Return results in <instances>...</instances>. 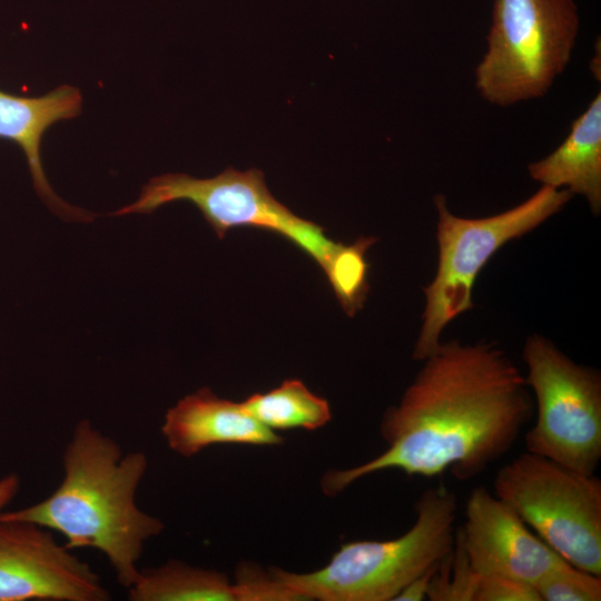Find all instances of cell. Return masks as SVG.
<instances>
[{
    "label": "cell",
    "instance_id": "cell-2",
    "mask_svg": "<svg viewBox=\"0 0 601 601\" xmlns=\"http://www.w3.org/2000/svg\"><path fill=\"white\" fill-rule=\"evenodd\" d=\"M63 477L48 497L33 505L0 512V520L32 522L66 538L70 550L104 553L119 584L137 579L145 542L164 530L156 516L136 504L147 472L144 452L124 453L111 437L83 418L73 428L63 455Z\"/></svg>",
    "mask_w": 601,
    "mask_h": 601
},
{
    "label": "cell",
    "instance_id": "cell-20",
    "mask_svg": "<svg viewBox=\"0 0 601 601\" xmlns=\"http://www.w3.org/2000/svg\"><path fill=\"white\" fill-rule=\"evenodd\" d=\"M440 564V563H439ZM437 564V565H439ZM437 565L428 569L411 581L394 599V601H422L427 597L431 579Z\"/></svg>",
    "mask_w": 601,
    "mask_h": 601
},
{
    "label": "cell",
    "instance_id": "cell-17",
    "mask_svg": "<svg viewBox=\"0 0 601 601\" xmlns=\"http://www.w3.org/2000/svg\"><path fill=\"white\" fill-rule=\"evenodd\" d=\"M540 601H600L601 577L565 563L535 585Z\"/></svg>",
    "mask_w": 601,
    "mask_h": 601
},
{
    "label": "cell",
    "instance_id": "cell-11",
    "mask_svg": "<svg viewBox=\"0 0 601 601\" xmlns=\"http://www.w3.org/2000/svg\"><path fill=\"white\" fill-rule=\"evenodd\" d=\"M82 96L78 88L61 85L40 97L17 96L0 90V139L14 142L23 151L32 184L49 208L62 218L90 221L91 213L60 199L48 183L42 160L41 141L56 122L77 117Z\"/></svg>",
    "mask_w": 601,
    "mask_h": 601
},
{
    "label": "cell",
    "instance_id": "cell-10",
    "mask_svg": "<svg viewBox=\"0 0 601 601\" xmlns=\"http://www.w3.org/2000/svg\"><path fill=\"white\" fill-rule=\"evenodd\" d=\"M456 534L480 575L506 577L534 587L568 563L484 486L471 491L465 521Z\"/></svg>",
    "mask_w": 601,
    "mask_h": 601
},
{
    "label": "cell",
    "instance_id": "cell-18",
    "mask_svg": "<svg viewBox=\"0 0 601 601\" xmlns=\"http://www.w3.org/2000/svg\"><path fill=\"white\" fill-rule=\"evenodd\" d=\"M234 588L237 601H303L269 570L242 563L236 571Z\"/></svg>",
    "mask_w": 601,
    "mask_h": 601
},
{
    "label": "cell",
    "instance_id": "cell-6",
    "mask_svg": "<svg viewBox=\"0 0 601 601\" xmlns=\"http://www.w3.org/2000/svg\"><path fill=\"white\" fill-rule=\"evenodd\" d=\"M579 24L574 0H494L479 95L500 107L543 97L571 60Z\"/></svg>",
    "mask_w": 601,
    "mask_h": 601
},
{
    "label": "cell",
    "instance_id": "cell-3",
    "mask_svg": "<svg viewBox=\"0 0 601 601\" xmlns=\"http://www.w3.org/2000/svg\"><path fill=\"white\" fill-rule=\"evenodd\" d=\"M178 200L194 204L219 238L243 226L285 237L318 264L341 305L357 303L368 290L365 255L375 239L363 237L352 245L333 242L323 227L298 217L278 201L256 168L239 171L228 167L203 179L187 174L160 175L142 187L135 203L112 215L150 214Z\"/></svg>",
    "mask_w": 601,
    "mask_h": 601
},
{
    "label": "cell",
    "instance_id": "cell-21",
    "mask_svg": "<svg viewBox=\"0 0 601 601\" xmlns=\"http://www.w3.org/2000/svg\"><path fill=\"white\" fill-rule=\"evenodd\" d=\"M19 485L20 479L16 473H10L0 479V512L14 497Z\"/></svg>",
    "mask_w": 601,
    "mask_h": 601
},
{
    "label": "cell",
    "instance_id": "cell-15",
    "mask_svg": "<svg viewBox=\"0 0 601 601\" xmlns=\"http://www.w3.org/2000/svg\"><path fill=\"white\" fill-rule=\"evenodd\" d=\"M243 404L272 431L316 430L332 416L328 402L312 393L299 380H286L267 393L253 394Z\"/></svg>",
    "mask_w": 601,
    "mask_h": 601
},
{
    "label": "cell",
    "instance_id": "cell-12",
    "mask_svg": "<svg viewBox=\"0 0 601 601\" xmlns=\"http://www.w3.org/2000/svg\"><path fill=\"white\" fill-rule=\"evenodd\" d=\"M168 446L193 456L215 444L278 445L282 437L256 420L242 403L209 388L186 395L170 407L161 426Z\"/></svg>",
    "mask_w": 601,
    "mask_h": 601
},
{
    "label": "cell",
    "instance_id": "cell-14",
    "mask_svg": "<svg viewBox=\"0 0 601 601\" xmlns=\"http://www.w3.org/2000/svg\"><path fill=\"white\" fill-rule=\"evenodd\" d=\"M127 590L130 601H237L224 573L175 560L139 570Z\"/></svg>",
    "mask_w": 601,
    "mask_h": 601
},
{
    "label": "cell",
    "instance_id": "cell-1",
    "mask_svg": "<svg viewBox=\"0 0 601 601\" xmlns=\"http://www.w3.org/2000/svg\"><path fill=\"white\" fill-rule=\"evenodd\" d=\"M381 422L387 447L351 469L328 472L335 495L366 475L400 470L432 477L451 470L460 481L482 474L505 455L534 415L525 376L489 342L441 343Z\"/></svg>",
    "mask_w": 601,
    "mask_h": 601
},
{
    "label": "cell",
    "instance_id": "cell-9",
    "mask_svg": "<svg viewBox=\"0 0 601 601\" xmlns=\"http://www.w3.org/2000/svg\"><path fill=\"white\" fill-rule=\"evenodd\" d=\"M49 529L0 520V601H108L98 573Z\"/></svg>",
    "mask_w": 601,
    "mask_h": 601
},
{
    "label": "cell",
    "instance_id": "cell-5",
    "mask_svg": "<svg viewBox=\"0 0 601 601\" xmlns=\"http://www.w3.org/2000/svg\"><path fill=\"white\" fill-rule=\"evenodd\" d=\"M572 196L566 189L542 185L518 206L483 218L459 217L450 211L445 196H435L439 263L433 280L424 288L425 308L414 359L423 361L436 351L444 327L473 308V286L487 260L503 245L559 213Z\"/></svg>",
    "mask_w": 601,
    "mask_h": 601
},
{
    "label": "cell",
    "instance_id": "cell-8",
    "mask_svg": "<svg viewBox=\"0 0 601 601\" xmlns=\"http://www.w3.org/2000/svg\"><path fill=\"white\" fill-rule=\"evenodd\" d=\"M523 361L533 393L534 424L528 452L568 469L595 474L601 460V375L572 361L544 336L526 338Z\"/></svg>",
    "mask_w": 601,
    "mask_h": 601
},
{
    "label": "cell",
    "instance_id": "cell-19",
    "mask_svg": "<svg viewBox=\"0 0 601 601\" xmlns=\"http://www.w3.org/2000/svg\"><path fill=\"white\" fill-rule=\"evenodd\" d=\"M474 601H540L529 583L501 575H480Z\"/></svg>",
    "mask_w": 601,
    "mask_h": 601
},
{
    "label": "cell",
    "instance_id": "cell-4",
    "mask_svg": "<svg viewBox=\"0 0 601 601\" xmlns=\"http://www.w3.org/2000/svg\"><path fill=\"white\" fill-rule=\"evenodd\" d=\"M414 512V523L396 539L344 543L327 565L309 573L270 571L303 601H394L411 581L437 565L455 541L457 499L450 489H425Z\"/></svg>",
    "mask_w": 601,
    "mask_h": 601
},
{
    "label": "cell",
    "instance_id": "cell-13",
    "mask_svg": "<svg viewBox=\"0 0 601 601\" xmlns=\"http://www.w3.org/2000/svg\"><path fill=\"white\" fill-rule=\"evenodd\" d=\"M541 185L581 195L591 211L601 210V92L574 119L565 139L546 157L529 164Z\"/></svg>",
    "mask_w": 601,
    "mask_h": 601
},
{
    "label": "cell",
    "instance_id": "cell-16",
    "mask_svg": "<svg viewBox=\"0 0 601 601\" xmlns=\"http://www.w3.org/2000/svg\"><path fill=\"white\" fill-rule=\"evenodd\" d=\"M480 574L472 568L455 532L450 553L437 565L427 591L431 601H474Z\"/></svg>",
    "mask_w": 601,
    "mask_h": 601
},
{
    "label": "cell",
    "instance_id": "cell-7",
    "mask_svg": "<svg viewBox=\"0 0 601 601\" xmlns=\"http://www.w3.org/2000/svg\"><path fill=\"white\" fill-rule=\"evenodd\" d=\"M494 494L571 565L601 577V480L525 451L499 469Z\"/></svg>",
    "mask_w": 601,
    "mask_h": 601
}]
</instances>
